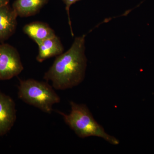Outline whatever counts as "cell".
I'll return each instance as SVG.
<instances>
[{
    "mask_svg": "<svg viewBox=\"0 0 154 154\" xmlns=\"http://www.w3.org/2000/svg\"><path fill=\"white\" fill-rule=\"evenodd\" d=\"M54 89L47 82L19 79L18 96L26 104L51 114L53 105L60 102V97Z\"/></svg>",
    "mask_w": 154,
    "mask_h": 154,
    "instance_id": "cell-3",
    "label": "cell"
},
{
    "mask_svg": "<svg viewBox=\"0 0 154 154\" xmlns=\"http://www.w3.org/2000/svg\"><path fill=\"white\" fill-rule=\"evenodd\" d=\"M17 119L15 102L10 96L0 91V137L8 133Z\"/></svg>",
    "mask_w": 154,
    "mask_h": 154,
    "instance_id": "cell-5",
    "label": "cell"
},
{
    "mask_svg": "<svg viewBox=\"0 0 154 154\" xmlns=\"http://www.w3.org/2000/svg\"><path fill=\"white\" fill-rule=\"evenodd\" d=\"M79 1L80 0H63V2L66 5L65 8L67 14L69 25V26L70 29L71 33L72 36H74V33L73 32L72 28V22L71 21L70 17V8L72 5Z\"/></svg>",
    "mask_w": 154,
    "mask_h": 154,
    "instance_id": "cell-10",
    "label": "cell"
},
{
    "mask_svg": "<svg viewBox=\"0 0 154 154\" xmlns=\"http://www.w3.org/2000/svg\"><path fill=\"white\" fill-rule=\"evenodd\" d=\"M48 2V0H16L12 8L18 17H28L39 13Z\"/></svg>",
    "mask_w": 154,
    "mask_h": 154,
    "instance_id": "cell-9",
    "label": "cell"
},
{
    "mask_svg": "<svg viewBox=\"0 0 154 154\" xmlns=\"http://www.w3.org/2000/svg\"><path fill=\"white\" fill-rule=\"evenodd\" d=\"M70 105L71 111L69 114L60 111L57 113L63 116L65 122L78 137L82 138L97 137L112 145L119 143L117 138L107 133L103 127L95 120L87 105L72 101L70 102Z\"/></svg>",
    "mask_w": 154,
    "mask_h": 154,
    "instance_id": "cell-2",
    "label": "cell"
},
{
    "mask_svg": "<svg viewBox=\"0 0 154 154\" xmlns=\"http://www.w3.org/2000/svg\"><path fill=\"white\" fill-rule=\"evenodd\" d=\"M23 31L37 45L45 39L56 36L54 30L49 25L44 22L37 21L25 25L23 27Z\"/></svg>",
    "mask_w": 154,
    "mask_h": 154,
    "instance_id": "cell-8",
    "label": "cell"
},
{
    "mask_svg": "<svg viewBox=\"0 0 154 154\" xmlns=\"http://www.w3.org/2000/svg\"><path fill=\"white\" fill-rule=\"evenodd\" d=\"M18 17L8 4L0 8V43H4L15 33Z\"/></svg>",
    "mask_w": 154,
    "mask_h": 154,
    "instance_id": "cell-6",
    "label": "cell"
},
{
    "mask_svg": "<svg viewBox=\"0 0 154 154\" xmlns=\"http://www.w3.org/2000/svg\"><path fill=\"white\" fill-rule=\"evenodd\" d=\"M86 35L75 38L66 52L57 56L43 79L51 82L56 90H65L80 85L85 78L87 59L85 54Z\"/></svg>",
    "mask_w": 154,
    "mask_h": 154,
    "instance_id": "cell-1",
    "label": "cell"
},
{
    "mask_svg": "<svg viewBox=\"0 0 154 154\" xmlns=\"http://www.w3.org/2000/svg\"><path fill=\"white\" fill-rule=\"evenodd\" d=\"M38 45V52L36 59L39 63L63 53V45L60 38L56 35L45 39Z\"/></svg>",
    "mask_w": 154,
    "mask_h": 154,
    "instance_id": "cell-7",
    "label": "cell"
},
{
    "mask_svg": "<svg viewBox=\"0 0 154 154\" xmlns=\"http://www.w3.org/2000/svg\"><path fill=\"white\" fill-rule=\"evenodd\" d=\"M24 69L20 54L11 45L0 44V81L11 79Z\"/></svg>",
    "mask_w": 154,
    "mask_h": 154,
    "instance_id": "cell-4",
    "label": "cell"
},
{
    "mask_svg": "<svg viewBox=\"0 0 154 154\" xmlns=\"http://www.w3.org/2000/svg\"><path fill=\"white\" fill-rule=\"evenodd\" d=\"M10 0H0V8L8 4Z\"/></svg>",
    "mask_w": 154,
    "mask_h": 154,
    "instance_id": "cell-11",
    "label": "cell"
}]
</instances>
